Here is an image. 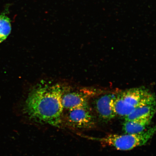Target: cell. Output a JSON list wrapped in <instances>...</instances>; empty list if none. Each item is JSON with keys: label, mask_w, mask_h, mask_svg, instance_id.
I'll use <instances>...</instances> for the list:
<instances>
[{"label": "cell", "mask_w": 156, "mask_h": 156, "mask_svg": "<svg viewBox=\"0 0 156 156\" xmlns=\"http://www.w3.org/2000/svg\"><path fill=\"white\" fill-rule=\"evenodd\" d=\"M65 88L58 84L41 85L29 94L24 110L29 118L40 122L58 126L64 108L62 97Z\"/></svg>", "instance_id": "6da1fadb"}, {"label": "cell", "mask_w": 156, "mask_h": 156, "mask_svg": "<svg viewBox=\"0 0 156 156\" xmlns=\"http://www.w3.org/2000/svg\"><path fill=\"white\" fill-rule=\"evenodd\" d=\"M154 102L155 97L148 90L134 88L115 94L111 106L116 116L124 118L138 107Z\"/></svg>", "instance_id": "7a4b0ae2"}, {"label": "cell", "mask_w": 156, "mask_h": 156, "mask_svg": "<svg viewBox=\"0 0 156 156\" xmlns=\"http://www.w3.org/2000/svg\"><path fill=\"white\" fill-rule=\"evenodd\" d=\"M155 131L154 126L139 133L110 134L103 137L89 138L119 151H128L145 145L153 137Z\"/></svg>", "instance_id": "3957f363"}, {"label": "cell", "mask_w": 156, "mask_h": 156, "mask_svg": "<svg viewBox=\"0 0 156 156\" xmlns=\"http://www.w3.org/2000/svg\"><path fill=\"white\" fill-rule=\"evenodd\" d=\"M67 111L64 118L68 125L79 129H89L95 126V119L89 105Z\"/></svg>", "instance_id": "277c9868"}, {"label": "cell", "mask_w": 156, "mask_h": 156, "mask_svg": "<svg viewBox=\"0 0 156 156\" xmlns=\"http://www.w3.org/2000/svg\"><path fill=\"white\" fill-rule=\"evenodd\" d=\"M89 91L85 90L71 91L65 89L62 97V104L64 110H69L89 105Z\"/></svg>", "instance_id": "5b68a950"}, {"label": "cell", "mask_w": 156, "mask_h": 156, "mask_svg": "<svg viewBox=\"0 0 156 156\" xmlns=\"http://www.w3.org/2000/svg\"><path fill=\"white\" fill-rule=\"evenodd\" d=\"M115 94L109 93L97 98L94 101V107L96 114L102 121H110L116 116L111 108V103Z\"/></svg>", "instance_id": "8992f818"}, {"label": "cell", "mask_w": 156, "mask_h": 156, "mask_svg": "<svg viewBox=\"0 0 156 156\" xmlns=\"http://www.w3.org/2000/svg\"><path fill=\"white\" fill-rule=\"evenodd\" d=\"M156 111V102L142 105L137 107L128 115L124 120L129 121L148 118H153Z\"/></svg>", "instance_id": "52a82bcc"}, {"label": "cell", "mask_w": 156, "mask_h": 156, "mask_svg": "<svg viewBox=\"0 0 156 156\" xmlns=\"http://www.w3.org/2000/svg\"><path fill=\"white\" fill-rule=\"evenodd\" d=\"M152 118L133 120H124L122 124V130L125 133H140L147 129L151 121Z\"/></svg>", "instance_id": "ba28073f"}, {"label": "cell", "mask_w": 156, "mask_h": 156, "mask_svg": "<svg viewBox=\"0 0 156 156\" xmlns=\"http://www.w3.org/2000/svg\"><path fill=\"white\" fill-rule=\"evenodd\" d=\"M11 25L10 19L5 13L0 15V43L10 34Z\"/></svg>", "instance_id": "9c48e42d"}]
</instances>
